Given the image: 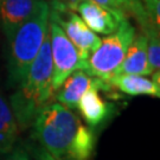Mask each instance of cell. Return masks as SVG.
<instances>
[{"label": "cell", "instance_id": "cell-17", "mask_svg": "<svg viewBox=\"0 0 160 160\" xmlns=\"http://www.w3.org/2000/svg\"><path fill=\"white\" fill-rule=\"evenodd\" d=\"M46 1L50 6V10H55V11L70 10L75 12L76 6L81 0H46Z\"/></svg>", "mask_w": 160, "mask_h": 160}, {"label": "cell", "instance_id": "cell-8", "mask_svg": "<svg viewBox=\"0 0 160 160\" xmlns=\"http://www.w3.org/2000/svg\"><path fill=\"white\" fill-rule=\"evenodd\" d=\"M110 84L103 82L95 76L87 74L84 70H76L65 78L62 86L57 89L56 98L61 104L70 109H76L81 96L90 89L108 92Z\"/></svg>", "mask_w": 160, "mask_h": 160}, {"label": "cell", "instance_id": "cell-2", "mask_svg": "<svg viewBox=\"0 0 160 160\" xmlns=\"http://www.w3.org/2000/svg\"><path fill=\"white\" fill-rule=\"evenodd\" d=\"M53 92L50 34L48 29L37 56L10 97V106L20 129H26L32 125L34 118L49 103Z\"/></svg>", "mask_w": 160, "mask_h": 160}, {"label": "cell", "instance_id": "cell-18", "mask_svg": "<svg viewBox=\"0 0 160 160\" xmlns=\"http://www.w3.org/2000/svg\"><path fill=\"white\" fill-rule=\"evenodd\" d=\"M2 160H30V157L28 152L22 147H14V148L10 151L8 153L5 154V158Z\"/></svg>", "mask_w": 160, "mask_h": 160}, {"label": "cell", "instance_id": "cell-1", "mask_svg": "<svg viewBox=\"0 0 160 160\" xmlns=\"http://www.w3.org/2000/svg\"><path fill=\"white\" fill-rule=\"evenodd\" d=\"M33 138L57 160H90L96 134L72 109L61 103H48L34 118Z\"/></svg>", "mask_w": 160, "mask_h": 160}, {"label": "cell", "instance_id": "cell-6", "mask_svg": "<svg viewBox=\"0 0 160 160\" xmlns=\"http://www.w3.org/2000/svg\"><path fill=\"white\" fill-rule=\"evenodd\" d=\"M49 19L53 20L62 28L70 42L78 50L81 58L86 65L87 58L100 45L101 38L94 31L89 29L87 24L82 20V18L74 11L50 10Z\"/></svg>", "mask_w": 160, "mask_h": 160}, {"label": "cell", "instance_id": "cell-14", "mask_svg": "<svg viewBox=\"0 0 160 160\" xmlns=\"http://www.w3.org/2000/svg\"><path fill=\"white\" fill-rule=\"evenodd\" d=\"M143 34L147 39V58L152 72H157L160 69V38L159 30L151 26L143 30Z\"/></svg>", "mask_w": 160, "mask_h": 160}, {"label": "cell", "instance_id": "cell-11", "mask_svg": "<svg viewBox=\"0 0 160 160\" xmlns=\"http://www.w3.org/2000/svg\"><path fill=\"white\" fill-rule=\"evenodd\" d=\"M98 92L100 90L97 89H90L86 92L81 96L76 107L89 127L100 126L109 120L115 112L114 106L104 101Z\"/></svg>", "mask_w": 160, "mask_h": 160}, {"label": "cell", "instance_id": "cell-19", "mask_svg": "<svg viewBox=\"0 0 160 160\" xmlns=\"http://www.w3.org/2000/svg\"><path fill=\"white\" fill-rule=\"evenodd\" d=\"M32 153H33L34 159L36 160H57V159H55L46 149L43 148L42 146L33 147V148H32Z\"/></svg>", "mask_w": 160, "mask_h": 160}, {"label": "cell", "instance_id": "cell-13", "mask_svg": "<svg viewBox=\"0 0 160 160\" xmlns=\"http://www.w3.org/2000/svg\"><path fill=\"white\" fill-rule=\"evenodd\" d=\"M18 128L10 103L0 94V154H6L16 147Z\"/></svg>", "mask_w": 160, "mask_h": 160}, {"label": "cell", "instance_id": "cell-9", "mask_svg": "<svg viewBox=\"0 0 160 160\" xmlns=\"http://www.w3.org/2000/svg\"><path fill=\"white\" fill-rule=\"evenodd\" d=\"M43 0H0V19L2 31L10 39L17 29L29 19Z\"/></svg>", "mask_w": 160, "mask_h": 160}, {"label": "cell", "instance_id": "cell-3", "mask_svg": "<svg viewBox=\"0 0 160 160\" xmlns=\"http://www.w3.org/2000/svg\"><path fill=\"white\" fill-rule=\"evenodd\" d=\"M50 6L46 0L40 2L37 11L22 24L10 39L8 74L10 82L17 86L33 62L49 29Z\"/></svg>", "mask_w": 160, "mask_h": 160}, {"label": "cell", "instance_id": "cell-20", "mask_svg": "<svg viewBox=\"0 0 160 160\" xmlns=\"http://www.w3.org/2000/svg\"><path fill=\"white\" fill-rule=\"evenodd\" d=\"M90 1H94L96 4H100L102 6H106V7H110V8H116V10H120L118 4L115 2L114 0H90Z\"/></svg>", "mask_w": 160, "mask_h": 160}, {"label": "cell", "instance_id": "cell-5", "mask_svg": "<svg viewBox=\"0 0 160 160\" xmlns=\"http://www.w3.org/2000/svg\"><path fill=\"white\" fill-rule=\"evenodd\" d=\"M49 34L52 59V88L56 92L65 78L76 70H83L84 62L62 28L49 19Z\"/></svg>", "mask_w": 160, "mask_h": 160}, {"label": "cell", "instance_id": "cell-16", "mask_svg": "<svg viewBox=\"0 0 160 160\" xmlns=\"http://www.w3.org/2000/svg\"><path fill=\"white\" fill-rule=\"evenodd\" d=\"M149 23L157 30L160 29V0H141Z\"/></svg>", "mask_w": 160, "mask_h": 160}, {"label": "cell", "instance_id": "cell-10", "mask_svg": "<svg viewBox=\"0 0 160 160\" xmlns=\"http://www.w3.org/2000/svg\"><path fill=\"white\" fill-rule=\"evenodd\" d=\"M153 78H148L142 75H132V74H120L115 75L109 81L112 87L118 88L123 94L131 96H160V82L159 71L153 72Z\"/></svg>", "mask_w": 160, "mask_h": 160}, {"label": "cell", "instance_id": "cell-12", "mask_svg": "<svg viewBox=\"0 0 160 160\" xmlns=\"http://www.w3.org/2000/svg\"><path fill=\"white\" fill-rule=\"evenodd\" d=\"M132 74L148 76L152 75V69L149 67L147 58V39L143 33L135 34L115 75Z\"/></svg>", "mask_w": 160, "mask_h": 160}, {"label": "cell", "instance_id": "cell-4", "mask_svg": "<svg viewBox=\"0 0 160 160\" xmlns=\"http://www.w3.org/2000/svg\"><path fill=\"white\" fill-rule=\"evenodd\" d=\"M135 29L125 18L113 33L101 39L100 45L87 58L84 71L108 83L115 76L135 37Z\"/></svg>", "mask_w": 160, "mask_h": 160}, {"label": "cell", "instance_id": "cell-15", "mask_svg": "<svg viewBox=\"0 0 160 160\" xmlns=\"http://www.w3.org/2000/svg\"><path fill=\"white\" fill-rule=\"evenodd\" d=\"M114 1L118 4L121 11L129 12L137 18V20L141 25L142 30H146L152 26V24L149 23L148 16L146 13V10L143 7L141 0H114Z\"/></svg>", "mask_w": 160, "mask_h": 160}, {"label": "cell", "instance_id": "cell-7", "mask_svg": "<svg viewBox=\"0 0 160 160\" xmlns=\"http://www.w3.org/2000/svg\"><path fill=\"white\" fill-rule=\"evenodd\" d=\"M75 12L80 14L82 20L92 31L106 36L113 33L126 18L123 11L106 7L90 0H81Z\"/></svg>", "mask_w": 160, "mask_h": 160}]
</instances>
